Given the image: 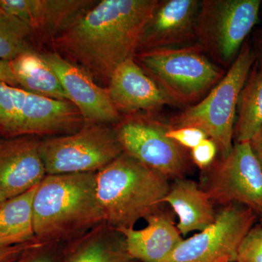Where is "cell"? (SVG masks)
I'll list each match as a JSON object with an SVG mask.
<instances>
[{
    "mask_svg": "<svg viewBox=\"0 0 262 262\" xmlns=\"http://www.w3.org/2000/svg\"><path fill=\"white\" fill-rule=\"evenodd\" d=\"M106 89L121 116L155 114L164 106L173 104L134 58L117 67Z\"/></svg>",
    "mask_w": 262,
    "mask_h": 262,
    "instance_id": "cell-15",
    "label": "cell"
},
{
    "mask_svg": "<svg viewBox=\"0 0 262 262\" xmlns=\"http://www.w3.org/2000/svg\"><path fill=\"white\" fill-rule=\"evenodd\" d=\"M260 215H261V220H262V212L261 213H260Z\"/></svg>",
    "mask_w": 262,
    "mask_h": 262,
    "instance_id": "cell-34",
    "label": "cell"
},
{
    "mask_svg": "<svg viewBox=\"0 0 262 262\" xmlns=\"http://www.w3.org/2000/svg\"><path fill=\"white\" fill-rule=\"evenodd\" d=\"M95 0H0V8L28 26L38 51L50 42Z\"/></svg>",
    "mask_w": 262,
    "mask_h": 262,
    "instance_id": "cell-13",
    "label": "cell"
},
{
    "mask_svg": "<svg viewBox=\"0 0 262 262\" xmlns=\"http://www.w3.org/2000/svg\"><path fill=\"white\" fill-rule=\"evenodd\" d=\"M168 177L122 153L96 173V196L104 222L114 229L134 228L159 212L170 190Z\"/></svg>",
    "mask_w": 262,
    "mask_h": 262,
    "instance_id": "cell-3",
    "label": "cell"
},
{
    "mask_svg": "<svg viewBox=\"0 0 262 262\" xmlns=\"http://www.w3.org/2000/svg\"><path fill=\"white\" fill-rule=\"evenodd\" d=\"M218 147L214 141L210 138H206L193 148L191 151L192 161L200 168L206 169L214 163L218 152Z\"/></svg>",
    "mask_w": 262,
    "mask_h": 262,
    "instance_id": "cell-27",
    "label": "cell"
},
{
    "mask_svg": "<svg viewBox=\"0 0 262 262\" xmlns=\"http://www.w3.org/2000/svg\"><path fill=\"white\" fill-rule=\"evenodd\" d=\"M37 239L27 244L11 246V247L0 248V262H15L21 256L27 248L34 244Z\"/></svg>",
    "mask_w": 262,
    "mask_h": 262,
    "instance_id": "cell-28",
    "label": "cell"
},
{
    "mask_svg": "<svg viewBox=\"0 0 262 262\" xmlns=\"http://www.w3.org/2000/svg\"><path fill=\"white\" fill-rule=\"evenodd\" d=\"M38 185L9 198L0 206V248L37 239L33 222V199Z\"/></svg>",
    "mask_w": 262,
    "mask_h": 262,
    "instance_id": "cell-21",
    "label": "cell"
},
{
    "mask_svg": "<svg viewBox=\"0 0 262 262\" xmlns=\"http://www.w3.org/2000/svg\"><path fill=\"white\" fill-rule=\"evenodd\" d=\"M123 152L165 177H179L187 167L182 146L166 135L171 125L155 114L122 116L113 125Z\"/></svg>",
    "mask_w": 262,
    "mask_h": 262,
    "instance_id": "cell-9",
    "label": "cell"
},
{
    "mask_svg": "<svg viewBox=\"0 0 262 262\" xmlns=\"http://www.w3.org/2000/svg\"><path fill=\"white\" fill-rule=\"evenodd\" d=\"M35 136L0 139V190L9 198L36 187L46 177Z\"/></svg>",
    "mask_w": 262,
    "mask_h": 262,
    "instance_id": "cell-16",
    "label": "cell"
},
{
    "mask_svg": "<svg viewBox=\"0 0 262 262\" xmlns=\"http://www.w3.org/2000/svg\"><path fill=\"white\" fill-rule=\"evenodd\" d=\"M144 228L115 229L125 241V248L133 259L141 262H161L183 241L177 226L160 212L146 218Z\"/></svg>",
    "mask_w": 262,
    "mask_h": 262,
    "instance_id": "cell-17",
    "label": "cell"
},
{
    "mask_svg": "<svg viewBox=\"0 0 262 262\" xmlns=\"http://www.w3.org/2000/svg\"><path fill=\"white\" fill-rule=\"evenodd\" d=\"M0 81L13 87L18 88V83L10 68L9 61L0 60Z\"/></svg>",
    "mask_w": 262,
    "mask_h": 262,
    "instance_id": "cell-29",
    "label": "cell"
},
{
    "mask_svg": "<svg viewBox=\"0 0 262 262\" xmlns=\"http://www.w3.org/2000/svg\"><path fill=\"white\" fill-rule=\"evenodd\" d=\"M84 123L70 101L42 97L0 81V139L67 135Z\"/></svg>",
    "mask_w": 262,
    "mask_h": 262,
    "instance_id": "cell-6",
    "label": "cell"
},
{
    "mask_svg": "<svg viewBox=\"0 0 262 262\" xmlns=\"http://www.w3.org/2000/svg\"><path fill=\"white\" fill-rule=\"evenodd\" d=\"M39 150L47 175L97 173L123 153L113 125L91 122L41 139Z\"/></svg>",
    "mask_w": 262,
    "mask_h": 262,
    "instance_id": "cell-7",
    "label": "cell"
},
{
    "mask_svg": "<svg viewBox=\"0 0 262 262\" xmlns=\"http://www.w3.org/2000/svg\"><path fill=\"white\" fill-rule=\"evenodd\" d=\"M66 262H136L129 256L125 241L106 222L70 241Z\"/></svg>",
    "mask_w": 262,
    "mask_h": 262,
    "instance_id": "cell-19",
    "label": "cell"
},
{
    "mask_svg": "<svg viewBox=\"0 0 262 262\" xmlns=\"http://www.w3.org/2000/svg\"><path fill=\"white\" fill-rule=\"evenodd\" d=\"M32 50L37 51L28 26L0 8V60L10 61Z\"/></svg>",
    "mask_w": 262,
    "mask_h": 262,
    "instance_id": "cell-23",
    "label": "cell"
},
{
    "mask_svg": "<svg viewBox=\"0 0 262 262\" xmlns=\"http://www.w3.org/2000/svg\"><path fill=\"white\" fill-rule=\"evenodd\" d=\"M18 89L58 101H70L58 76L41 56L32 50L9 61Z\"/></svg>",
    "mask_w": 262,
    "mask_h": 262,
    "instance_id": "cell-20",
    "label": "cell"
},
{
    "mask_svg": "<svg viewBox=\"0 0 262 262\" xmlns=\"http://www.w3.org/2000/svg\"><path fill=\"white\" fill-rule=\"evenodd\" d=\"M256 212L239 204L227 205L214 222L187 239L161 262H234L241 241L253 227Z\"/></svg>",
    "mask_w": 262,
    "mask_h": 262,
    "instance_id": "cell-10",
    "label": "cell"
},
{
    "mask_svg": "<svg viewBox=\"0 0 262 262\" xmlns=\"http://www.w3.org/2000/svg\"><path fill=\"white\" fill-rule=\"evenodd\" d=\"M260 0H203L196 24V42L214 63L229 67L257 24Z\"/></svg>",
    "mask_w": 262,
    "mask_h": 262,
    "instance_id": "cell-8",
    "label": "cell"
},
{
    "mask_svg": "<svg viewBox=\"0 0 262 262\" xmlns=\"http://www.w3.org/2000/svg\"><path fill=\"white\" fill-rule=\"evenodd\" d=\"M201 3L198 0H159L143 31L137 52L195 43Z\"/></svg>",
    "mask_w": 262,
    "mask_h": 262,
    "instance_id": "cell-14",
    "label": "cell"
},
{
    "mask_svg": "<svg viewBox=\"0 0 262 262\" xmlns=\"http://www.w3.org/2000/svg\"><path fill=\"white\" fill-rule=\"evenodd\" d=\"M70 242H43L37 239L27 248L15 262H63L68 254Z\"/></svg>",
    "mask_w": 262,
    "mask_h": 262,
    "instance_id": "cell-24",
    "label": "cell"
},
{
    "mask_svg": "<svg viewBox=\"0 0 262 262\" xmlns=\"http://www.w3.org/2000/svg\"><path fill=\"white\" fill-rule=\"evenodd\" d=\"M40 53L58 76L70 102L80 112L84 122L114 125L120 121L121 115L114 106L106 88L55 52L44 50Z\"/></svg>",
    "mask_w": 262,
    "mask_h": 262,
    "instance_id": "cell-12",
    "label": "cell"
},
{
    "mask_svg": "<svg viewBox=\"0 0 262 262\" xmlns=\"http://www.w3.org/2000/svg\"><path fill=\"white\" fill-rule=\"evenodd\" d=\"M256 61L249 44L243 46L223 78L200 102L172 117V127H194L214 141L225 158L233 147L234 124L241 90Z\"/></svg>",
    "mask_w": 262,
    "mask_h": 262,
    "instance_id": "cell-5",
    "label": "cell"
},
{
    "mask_svg": "<svg viewBox=\"0 0 262 262\" xmlns=\"http://www.w3.org/2000/svg\"><path fill=\"white\" fill-rule=\"evenodd\" d=\"M206 188L213 203L239 204L262 212V168L249 141L235 143L211 166Z\"/></svg>",
    "mask_w": 262,
    "mask_h": 262,
    "instance_id": "cell-11",
    "label": "cell"
},
{
    "mask_svg": "<svg viewBox=\"0 0 262 262\" xmlns=\"http://www.w3.org/2000/svg\"><path fill=\"white\" fill-rule=\"evenodd\" d=\"M255 53H256V65L262 69V29L258 30L255 36Z\"/></svg>",
    "mask_w": 262,
    "mask_h": 262,
    "instance_id": "cell-31",
    "label": "cell"
},
{
    "mask_svg": "<svg viewBox=\"0 0 262 262\" xmlns=\"http://www.w3.org/2000/svg\"><path fill=\"white\" fill-rule=\"evenodd\" d=\"M249 142L262 168V128Z\"/></svg>",
    "mask_w": 262,
    "mask_h": 262,
    "instance_id": "cell-30",
    "label": "cell"
},
{
    "mask_svg": "<svg viewBox=\"0 0 262 262\" xmlns=\"http://www.w3.org/2000/svg\"><path fill=\"white\" fill-rule=\"evenodd\" d=\"M168 137L182 147L192 149L203 139L208 138L204 131L194 127H170L167 131Z\"/></svg>",
    "mask_w": 262,
    "mask_h": 262,
    "instance_id": "cell-26",
    "label": "cell"
},
{
    "mask_svg": "<svg viewBox=\"0 0 262 262\" xmlns=\"http://www.w3.org/2000/svg\"><path fill=\"white\" fill-rule=\"evenodd\" d=\"M134 59L173 104L192 106L225 75L196 43L137 52Z\"/></svg>",
    "mask_w": 262,
    "mask_h": 262,
    "instance_id": "cell-4",
    "label": "cell"
},
{
    "mask_svg": "<svg viewBox=\"0 0 262 262\" xmlns=\"http://www.w3.org/2000/svg\"><path fill=\"white\" fill-rule=\"evenodd\" d=\"M8 199V196L5 195L4 193H3V192H2L1 190H0V206H1L2 205H3V203H4Z\"/></svg>",
    "mask_w": 262,
    "mask_h": 262,
    "instance_id": "cell-32",
    "label": "cell"
},
{
    "mask_svg": "<svg viewBox=\"0 0 262 262\" xmlns=\"http://www.w3.org/2000/svg\"><path fill=\"white\" fill-rule=\"evenodd\" d=\"M163 203L170 204L178 216L177 227L182 235L204 230L216 217L208 193L193 181L179 180L170 188Z\"/></svg>",
    "mask_w": 262,
    "mask_h": 262,
    "instance_id": "cell-18",
    "label": "cell"
},
{
    "mask_svg": "<svg viewBox=\"0 0 262 262\" xmlns=\"http://www.w3.org/2000/svg\"><path fill=\"white\" fill-rule=\"evenodd\" d=\"M235 262H262V227H252L239 244Z\"/></svg>",
    "mask_w": 262,
    "mask_h": 262,
    "instance_id": "cell-25",
    "label": "cell"
},
{
    "mask_svg": "<svg viewBox=\"0 0 262 262\" xmlns=\"http://www.w3.org/2000/svg\"><path fill=\"white\" fill-rule=\"evenodd\" d=\"M261 13L262 14V3H261Z\"/></svg>",
    "mask_w": 262,
    "mask_h": 262,
    "instance_id": "cell-33",
    "label": "cell"
},
{
    "mask_svg": "<svg viewBox=\"0 0 262 262\" xmlns=\"http://www.w3.org/2000/svg\"><path fill=\"white\" fill-rule=\"evenodd\" d=\"M33 222L43 242H70L104 222L96 173L46 175L33 199Z\"/></svg>",
    "mask_w": 262,
    "mask_h": 262,
    "instance_id": "cell-2",
    "label": "cell"
},
{
    "mask_svg": "<svg viewBox=\"0 0 262 262\" xmlns=\"http://www.w3.org/2000/svg\"><path fill=\"white\" fill-rule=\"evenodd\" d=\"M159 0H101L81 13L48 45L106 88L113 72L134 58ZM44 51V50H43Z\"/></svg>",
    "mask_w": 262,
    "mask_h": 262,
    "instance_id": "cell-1",
    "label": "cell"
},
{
    "mask_svg": "<svg viewBox=\"0 0 262 262\" xmlns=\"http://www.w3.org/2000/svg\"><path fill=\"white\" fill-rule=\"evenodd\" d=\"M253 67L237 102L234 130L236 143L251 141L262 128V69L256 63Z\"/></svg>",
    "mask_w": 262,
    "mask_h": 262,
    "instance_id": "cell-22",
    "label": "cell"
}]
</instances>
